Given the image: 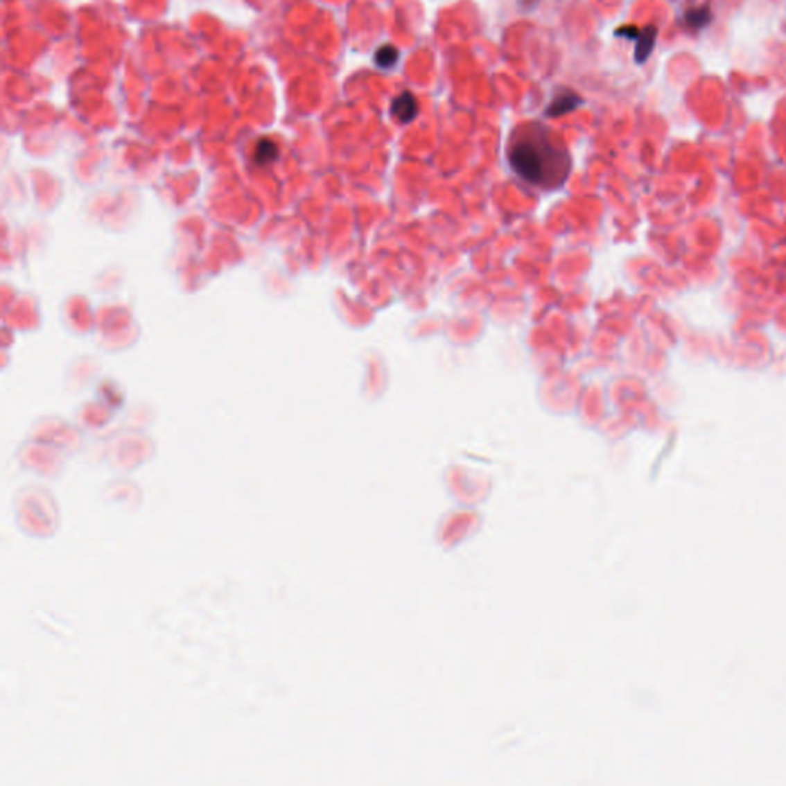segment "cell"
Masks as SVG:
<instances>
[{"label":"cell","mask_w":786,"mask_h":786,"mask_svg":"<svg viewBox=\"0 0 786 786\" xmlns=\"http://www.w3.org/2000/svg\"><path fill=\"white\" fill-rule=\"evenodd\" d=\"M509 163L513 173L533 188L554 191L567 182L571 159L539 121L518 128L509 140Z\"/></svg>","instance_id":"1"},{"label":"cell","mask_w":786,"mask_h":786,"mask_svg":"<svg viewBox=\"0 0 786 786\" xmlns=\"http://www.w3.org/2000/svg\"><path fill=\"white\" fill-rule=\"evenodd\" d=\"M582 103L584 100L577 92L568 88H561L545 108V116L550 119L567 116V114L576 111Z\"/></svg>","instance_id":"2"},{"label":"cell","mask_w":786,"mask_h":786,"mask_svg":"<svg viewBox=\"0 0 786 786\" xmlns=\"http://www.w3.org/2000/svg\"><path fill=\"white\" fill-rule=\"evenodd\" d=\"M390 112L399 123L407 125L412 123L413 120L418 117L419 114V105L417 97L412 94L410 91H403L398 94L390 105Z\"/></svg>","instance_id":"3"},{"label":"cell","mask_w":786,"mask_h":786,"mask_svg":"<svg viewBox=\"0 0 786 786\" xmlns=\"http://www.w3.org/2000/svg\"><path fill=\"white\" fill-rule=\"evenodd\" d=\"M634 42H636L634 62L642 65V63H645L649 59V55H652L654 51L657 42V28L654 25H647L645 28H642L638 39Z\"/></svg>","instance_id":"4"},{"label":"cell","mask_w":786,"mask_h":786,"mask_svg":"<svg viewBox=\"0 0 786 786\" xmlns=\"http://www.w3.org/2000/svg\"><path fill=\"white\" fill-rule=\"evenodd\" d=\"M685 20H687L688 26L696 28V30H702L706 28L713 20V12L708 5H700L696 8H690L685 12Z\"/></svg>","instance_id":"5"},{"label":"cell","mask_w":786,"mask_h":786,"mask_svg":"<svg viewBox=\"0 0 786 786\" xmlns=\"http://www.w3.org/2000/svg\"><path fill=\"white\" fill-rule=\"evenodd\" d=\"M399 60V49L390 44L381 45L375 51L374 62L380 69H392Z\"/></svg>","instance_id":"6"},{"label":"cell","mask_w":786,"mask_h":786,"mask_svg":"<svg viewBox=\"0 0 786 786\" xmlns=\"http://www.w3.org/2000/svg\"><path fill=\"white\" fill-rule=\"evenodd\" d=\"M278 157V146L272 140L261 139L255 149V160L260 164H268Z\"/></svg>","instance_id":"7"},{"label":"cell","mask_w":786,"mask_h":786,"mask_svg":"<svg viewBox=\"0 0 786 786\" xmlns=\"http://www.w3.org/2000/svg\"><path fill=\"white\" fill-rule=\"evenodd\" d=\"M640 30L636 25H622L619 26L616 31H614V35L620 39H628V40H636L638 39Z\"/></svg>","instance_id":"8"}]
</instances>
